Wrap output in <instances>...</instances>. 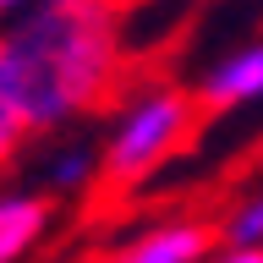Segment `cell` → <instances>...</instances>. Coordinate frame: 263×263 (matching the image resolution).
I'll use <instances>...</instances> for the list:
<instances>
[{
  "label": "cell",
  "mask_w": 263,
  "mask_h": 263,
  "mask_svg": "<svg viewBox=\"0 0 263 263\" xmlns=\"http://www.w3.org/2000/svg\"><path fill=\"white\" fill-rule=\"evenodd\" d=\"M49 197L44 192H0V263H22L33 241L49 225Z\"/></svg>",
  "instance_id": "5"
},
{
  "label": "cell",
  "mask_w": 263,
  "mask_h": 263,
  "mask_svg": "<svg viewBox=\"0 0 263 263\" xmlns=\"http://www.w3.org/2000/svg\"><path fill=\"white\" fill-rule=\"evenodd\" d=\"M203 121H219L230 110H247L263 99V44H247L236 55H225L219 66H209V77L192 88Z\"/></svg>",
  "instance_id": "3"
},
{
  "label": "cell",
  "mask_w": 263,
  "mask_h": 263,
  "mask_svg": "<svg viewBox=\"0 0 263 263\" xmlns=\"http://www.w3.org/2000/svg\"><path fill=\"white\" fill-rule=\"evenodd\" d=\"M93 170H99V154L88 143H71V148H61V154L49 159V186H55V192H77V186H88Z\"/></svg>",
  "instance_id": "8"
},
{
  "label": "cell",
  "mask_w": 263,
  "mask_h": 263,
  "mask_svg": "<svg viewBox=\"0 0 263 263\" xmlns=\"http://www.w3.org/2000/svg\"><path fill=\"white\" fill-rule=\"evenodd\" d=\"M203 126H209V121H203V110H197L192 88H181V82L148 88L143 99H132V110L121 115L110 148L99 154V192L104 197L137 192L164 159L186 154Z\"/></svg>",
  "instance_id": "2"
},
{
  "label": "cell",
  "mask_w": 263,
  "mask_h": 263,
  "mask_svg": "<svg viewBox=\"0 0 263 263\" xmlns=\"http://www.w3.org/2000/svg\"><path fill=\"white\" fill-rule=\"evenodd\" d=\"M28 132H55L110 104L121 82V28L115 0H39L0 33Z\"/></svg>",
  "instance_id": "1"
},
{
  "label": "cell",
  "mask_w": 263,
  "mask_h": 263,
  "mask_svg": "<svg viewBox=\"0 0 263 263\" xmlns=\"http://www.w3.org/2000/svg\"><path fill=\"white\" fill-rule=\"evenodd\" d=\"M219 241L225 247H263V192H252L247 203L219 219Z\"/></svg>",
  "instance_id": "7"
},
{
  "label": "cell",
  "mask_w": 263,
  "mask_h": 263,
  "mask_svg": "<svg viewBox=\"0 0 263 263\" xmlns=\"http://www.w3.org/2000/svg\"><path fill=\"white\" fill-rule=\"evenodd\" d=\"M22 137H28V115H22V104H16L11 71H6V55H0V170L16 159Z\"/></svg>",
  "instance_id": "6"
},
{
  "label": "cell",
  "mask_w": 263,
  "mask_h": 263,
  "mask_svg": "<svg viewBox=\"0 0 263 263\" xmlns=\"http://www.w3.org/2000/svg\"><path fill=\"white\" fill-rule=\"evenodd\" d=\"M214 263H263V247H225Z\"/></svg>",
  "instance_id": "9"
},
{
  "label": "cell",
  "mask_w": 263,
  "mask_h": 263,
  "mask_svg": "<svg viewBox=\"0 0 263 263\" xmlns=\"http://www.w3.org/2000/svg\"><path fill=\"white\" fill-rule=\"evenodd\" d=\"M16 6H22V0H0V16H11V11H16Z\"/></svg>",
  "instance_id": "10"
},
{
  "label": "cell",
  "mask_w": 263,
  "mask_h": 263,
  "mask_svg": "<svg viewBox=\"0 0 263 263\" xmlns=\"http://www.w3.org/2000/svg\"><path fill=\"white\" fill-rule=\"evenodd\" d=\"M214 247H219V219H170L143 230L104 263H203Z\"/></svg>",
  "instance_id": "4"
}]
</instances>
